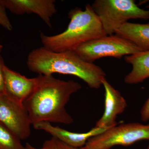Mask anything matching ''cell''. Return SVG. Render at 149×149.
I'll list each match as a JSON object with an SVG mask.
<instances>
[{"mask_svg": "<svg viewBox=\"0 0 149 149\" xmlns=\"http://www.w3.org/2000/svg\"><path fill=\"white\" fill-rule=\"evenodd\" d=\"M35 90L23 102L32 125L42 122L70 124L73 122L66 106L71 96L82 88L73 80L39 74Z\"/></svg>", "mask_w": 149, "mask_h": 149, "instance_id": "1", "label": "cell"}, {"mask_svg": "<svg viewBox=\"0 0 149 149\" xmlns=\"http://www.w3.org/2000/svg\"><path fill=\"white\" fill-rule=\"evenodd\" d=\"M27 65L32 72L43 75L59 73L80 78L90 88H100L106 73L100 66L80 57L74 51L55 52L44 47L37 48L27 56Z\"/></svg>", "mask_w": 149, "mask_h": 149, "instance_id": "2", "label": "cell"}, {"mask_svg": "<svg viewBox=\"0 0 149 149\" xmlns=\"http://www.w3.org/2000/svg\"><path fill=\"white\" fill-rule=\"evenodd\" d=\"M68 15L70 21L64 32L53 36L41 32L43 47L55 52L74 51L84 43L107 35L91 5H86L84 10L72 9Z\"/></svg>", "mask_w": 149, "mask_h": 149, "instance_id": "3", "label": "cell"}, {"mask_svg": "<svg viewBox=\"0 0 149 149\" xmlns=\"http://www.w3.org/2000/svg\"><path fill=\"white\" fill-rule=\"evenodd\" d=\"M92 6L107 35H114L128 19H149V10L140 8L133 0H96Z\"/></svg>", "mask_w": 149, "mask_h": 149, "instance_id": "4", "label": "cell"}, {"mask_svg": "<svg viewBox=\"0 0 149 149\" xmlns=\"http://www.w3.org/2000/svg\"><path fill=\"white\" fill-rule=\"evenodd\" d=\"M74 51L85 61L93 63L106 57L120 58L143 51L131 41L114 34L84 43Z\"/></svg>", "mask_w": 149, "mask_h": 149, "instance_id": "5", "label": "cell"}, {"mask_svg": "<svg viewBox=\"0 0 149 149\" xmlns=\"http://www.w3.org/2000/svg\"><path fill=\"white\" fill-rule=\"evenodd\" d=\"M149 140V124L133 123L117 125L91 138L86 149H110L117 146H130L142 140Z\"/></svg>", "mask_w": 149, "mask_h": 149, "instance_id": "6", "label": "cell"}, {"mask_svg": "<svg viewBox=\"0 0 149 149\" xmlns=\"http://www.w3.org/2000/svg\"><path fill=\"white\" fill-rule=\"evenodd\" d=\"M0 123L20 140L31 135L32 124L27 110L6 96H0Z\"/></svg>", "mask_w": 149, "mask_h": 149, "instance_id": "7", "label": "cell"}, {"mask_svg": "<svg viewBox=\"0 0 149 149\" xmlns=\"http://www.w3.org/2000/svg\"><path fill=\"white\" fill-rule=\"evenodd\" d=\"M6 9L12 13L21 15L24 14L37 15L49 27L51 19L57 12L54 0H2Z\"/></svg>", "mask_w": 149, "mask_h": 149, "instance_id": "8", "label": "cell"}, {"mask_svg": "<svg viewBox=\"0 0 149 149\" xmlns=\"http://www.w3.org/2000/svg\"><path fill=\"white\" fill-rule=\"evenodd\" d=\"M105 91L104 110L95 127L109 129L118 125L116 119L118 115L124 112L127 102L120 92L104 78L102 81Z\"/></svg>", "mask_w": 149, "mask_h": 149, "instance_id": "9", "label": "cell"}, {"mask_svg": "<svg viewBox=\"0 0 149 149\" xmlns=\"http://www.w3.org/2000/svg\"><path fill=\"white\" fill-rule=\"evenodd\" d=\"M6 96L22 104L35 90L37 77L29 78L12 70L5 65L3 68Z\"/></svg>", "mask_w": 149, "mask_h": 149, "instance_id": "10", "label": "cell"}, {"mask_svg": "<svg viewBox=\"0 0 149 149\" xmlns=\"http://www.w3.org/2000/svg\"><path fill=\"white\" fill-rule=\"evenodd\" d=\"M33 126L35 129L43 130L50 134L52 137L70 146L77 148L85 146L89 139L108 130L106 128L95 127L85 133H74L58 126H53L50 123L46 122L39 123L33 125Z\"/></svg>", "mask_w": 149, "mask_h": 149, "instance_id": "11", "label": "cell"}, {"mask_svg": "<svg viewBox=\"0 0 149 149\" xmlns=\"http://www.w3.org/2000/svg\"><path fill=\"white\" fill-rule=\"evenodd\" d=\"M125 60L132 66V70L124 78L125 83L138 84L149 78V50L126 56Z\"/></svg>", "mask_w": 149, "mask_h": 149, "instance_id": "12", "label": "cell"}, {"mask_svg": "<svg viewBox=\"0 0 149 149\" xmlns=\"http://www.w3.org/2000/svg\"><path fill=\"white\" fill-rule=\"evenodd\" d=\"M115 34L131 41L143 51L149 50V23L139 24L127 22Z\"/></svg>", "mask_w": 149, "mask_h": 149, "instance_id": "13", "label": "cell"}, {"mask_svg": "<svg viewBox=\"0 0 149 149\" xmlns=\"http://www.w3.org/2000/svg\"><path fill=\"white\" fill-rule=\"evenodd\" d=\"M21 140L0 123V149H24Z\"/></svg>", "mask_w": 149, "mask_h": 149, "instance_id": "14", "label": "cell"}, {"mask_svg": "<svg viewBox=\"0 0 149 149\" xmlns=\"http://www.w3.org/2000/svg\"><path fill=\"white\" fill-rule=\"evenodd\" d=\"M41 149H86L85 147L74 148L64 143L58 139L52 137L46 140L42 145Z\"/></svg>", "mask_w": 149, "mask_h": 149, "instance_id": "15", "label": "cell"}, {"mask_svg": "<svg viewBox=\"0 0 149 149\" xmlns=\"http://www.w3.org/2000/svg\"><path fill=\"white\" fill-rule=\"evenodd\" d=\"M0 26L9 31H12L13 29L2 0H0Z\"/></svg>", "mask_w": 149, "mask_h": 149, "instance_id": "16", "label": "cell"}, {"mask_svg": "<svg viewBox=\"0 0 149 149\" xmlns=\"http://www.w3.org/2000/svg\"><path fill=\"white\" fill-rule=\"evenodd\" d=\"M1 52L2 51L0 52V96H6L3 72L4 67L5 64L3 59L1 55Z\"/></svg>", "mask_w": 149, "mask_h": 149, "instance_id": "17", "label": "cell"}, {"mask_svg": "<svg viewBox=\"0 0 149 149\" xmlns=\"http://www.w3.org/2000/svg\"><path fill=\"white\" fill-rule=\"evenodd\" d=\"M141 120L144 122L149 120V97L141 109Z\"/></svg>", "mask_w": 149, "mask_h": 149, "instance_id": "18", "label": "cell"}, {"mask_svg": "<svg viewBox=\"0 0 149 149\" xmlns=\"http://www.w3.org/2000/svg\"><path fill=\"white\" fill-rule=\"evenodd\" d=\"M24 149H41V148H37L33 146L31 144L29 143H27L25 144V146H24Z\"/></svg>", "mask_w": 149, "mask_h": 149, "instance_id": "19", "label": "cell"}, {"mask_svg": "<svg viewBox=\"0 0 149 149\" xmlns=\"http://www.w3.org/2000/svg\"><path fill=\"white\" fill-rule=\"evenodd\" d=\"M3 48V46L2 45H0V52H1V51H2Z\"/></svg>", "mask_w": 149, "mask_h": 149, "instance_id": "20", "label": "cell"}, {"mask_svg": "<svg viewBox=\"0 0 149 149\" xmlns=\"http://www.w3.org/2000/svg\"><path fill=\"white\" fill-rule=\"evenodd\" d=\"M146 149H149V146H148V147H147V148Z\"/></svg>", "mask_w": 149, "mask_h": 149, "instance_id": "21", "label": "cell"}]
</instances>
